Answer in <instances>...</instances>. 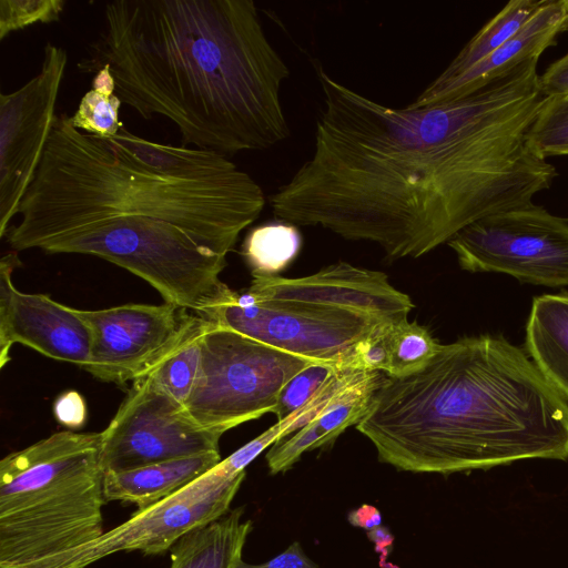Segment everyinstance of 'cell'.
Instances as JSON below:
<instances>
[{
	"mask_svg": "<svg viewBox=\"0 0 568 568\" xmlns=\"http://www.w3.org/2000/svg\"><path fill=\"white\" fill-rule=\"evenodd\" d=\"M341 364L315 362L293 376L278 395L274 413L277 422H284L302 408Z\"/></svg>",
	"mask_w": 568,
	"mask_h": 568,
	"instance_id": "484cf974",
	"label": "cell"
},
{
	"mask_svg": "<svg viewBox=\"0 0 568 568\" xmlns=\"http://www.w3.org/2000/svg\"><path fill=\"white\" fill-rule=\"evenodd\" d=\"M55 419L70 429L82 427L87 420V405L75 390L62 393L53 404Z\"/></svg>",
	"mask_w": 568,
	"mask_h": 568,
	"instance_id": "f1b7e54d",
	"label": "cell"
},
{
	"mask_svg": "<svg viewBox=\"0 0 568 568\" xmlns=\"http://www.w3.org/2000/svg\"><path fill=\"white\" fill-rule=\"evenodd\" d=\"M388 342L387 375L393 377L406 376L420 369L442 346L425 326L408 322L407 318L389 325Z\"/></svg>",
	"mask_w": 568,
	"mask_h": 568,
	"instance_id": "cb8c5ba5",
	"label": "cell"
},
{
	"mask_svg": "<svg viewBox=\"0 0 568 568\" xmlns=\"http://www.w3.org/2000/svg\"><path fill=\"white\" fill-rule=\"evenodd\" d=\"M525 349L546 381L568 400V292L534 297Z\"/></svg>",
	"mask_w": 568,
	"mask_h": 568,
	"instance_id": "ac0fdd59",
	"label": "cell"
},
{
	"mask_svg": "<svg viewBox=\"0 0 568 568\" xmlns=\"http://www.w3.org/2000/svg\"><path fill=\"white\" fill-rule=\"evenodd\" d=\"M77 67H108L122 103L171 121L182 145L230 156L291 134L281 101L291 71L252 0L109 2Z\"/></svg>",
	"mask_w": 568,
	"mask_h": 568,
	"instance_id": "7a4b0ae2",
	"label": "cell"
},
{
	"mask_svg": "<svg viewBox=\"0 0 568 568\" xmlns=\"http://www.w3.org/2000/svg\"><path fill=\"white\" fill-rule=\"evenodd\" d=\"M75 311L88 325L92 339L84 371L118 385L142 375L176 337L189 312L171 303Z\"/></svg>",
	"mask_w": 568,
	"mask_h": 568,
	"instance_id": "7c38bea8",
	"label": "cell"
},
{
	"mask_svg": "<svg viewBox=\"0 0 568 568\" xmlns=\"http://www.w3.org/2000/svg\"><path fill=\"white\" fill-rule=\"evenodd\" d=\"M526 142L544 160L568 155V94L544 97Z\"/></svg>",
	"mask_w": 568,
	"mask_h": 568,
	"instance_id": "d4e9b609",
	"label": "cell"
},
{
	"mask_svg": "<svg viewBox=\"0 0 568 568\" xmlns=\"http://www.w3.org/2000/svg\"><path fill=\"white\" fill-rule=\"evenodd\" d=\"M568 31L567 0H546L530 20L501 47L459 77L434 80L408 104L422 108L463 98L520 63L540 58L557 38Z\"/></svg>",
	"mask_w": 568,
	"mask_h": 568,
	"instance_id": "9a60e30c",
	"label": "cell"
},
{
	"mask_svg": "<svg viewBox=\"0 0 568 568\" xmlns=\"http://www.w3.org/2000/svg\"><path fill=\"white\" fill-rule=\"evenodd\" d=\"M546 0H511L489 20L434 80L447 82L484 60L514 34L544 6Z\"/></svg>",
	"mask_w": 568,
	"mask_h": 568,
	"instance_id": "44dd1931",
	"label": "cell"
},
{
	"mask_svg": "<svg viewBox=\"0 0 568 568\" xmlns=\"http://www.w3.org/2000/svg\"><path fill=\"white\" fill-rule=\"evenodd\" d=\"M471 273L508 274L521 283L568 286V217L528 206L481 217L446 243Z\"/></svg>",
	"mask_w": 568,
	"mask_h": 568,
	"instance_id": "52a82bcc",
	"label": "cell"
},
{
	"mask_svg": "<svg viewBox=\"0 0 568 568\" xmlns=\"http://www.w3.org/2000/svg\"><path fill=\"white\" fill-rule=\"evenodd\" d=\"M210 326L206 318L189 311L176 337L140 377L185 405L200 372L203 338Z\"/></svg>",
	"mask_w": 568,
	"mask_h": 568,
	"instance_id": "ffe728a7",
	"label": "cell"
},
{
	"mask_svg": "<svg viewBox=\"0 0 568 568\" xmlns=\"http://www.w3.org/2000/svg\"><path fill=\"white\" fill-rule=\"evenodd\" d=\"M539 87L544 97L568 94V52L539 75Z\"/></svg>",
	"mask_w": 568,
	"mask_h": 568,
	"instance_id": "4dcf8cb0",
	"label": "cell"
},
{
	"mask_svg": "<svg viewBox=\"0 0 568 568\" xmlns=\"http://www.w3.org/2000/svg\"><path fill=\"white\" fill-rule=\"evenodd\" d=\"M220 452L161 462L104 475L106 501H125L145 509L179 491L221 462Z\"/></svg>",
	"mask_w": 568,
	"mask_h": 568,
	"instance_id": "e0dca14e",
	"label": "cell"
},
{
	"mask_svg": "<svg viewBox=\"0 0 568 568\" xmlns=\"http://www.w3.org/2000/svg\"><path fill=\"white\" fill-rule=\"evenodd\" d=\"M236 568H320L304 552L300 542L294 541L283 552L273 557L266 562L252 565L240 561Z\"/></svg>",
	"mask_w": 568,
	"mask_h": 568,
	"instance_id": "f546056e",
	"label": "cell"
},
{
	"mask_svg": "<svg viewBox=\"0 0 568 568\" xmlns=\"http://www.w3.org/2000/svg\"><path fill=\"white\" fill-rule=\"evenodd\" d=\"M367 538L375 545L376 551L382 552L381 559H385L393 549L394 536L382 525L368 530Z\"/></svg>",
	"mask_w": 568,
	"mask_h": 568,
	"instance_id": "d6a6232c",
	"label": "cell"
},
{
	"mask_svg": "<svg viewBox=\"0 0 568 568\" xmlns=\"http://www.w3.org/2000/svg\"><path fill=\"white\" fill-rule=\"evenodd\" d=\"M390 324L377 325L355 345L349 361L353 366L363 371H379L387 374L389 368L388 328Z\"/></svg>",
	"mask_w": 568,
	"mask_h": 568,
	"instance_id": "83f0119b",
	"label": "cell"
},
{
	"mask_svg": "<svg viewBox=\"0 0 568 568\" xmlns=\"http://www.w3.org/2000/svg\"><path fill=\"white\" fill-rule=\"evenodd\" d=\"M381 511L372 505H362L348 514L351 525L372 530L382 525Z\"/></svg>",
	"mask_w": 568,
	"mask_h": 568,
	"instance_id": "1f68e13d",
	"label": "cell"
},
{
	"mask_svg": "<svg viewBox=\"0 0 568 568\" xmlns=\"http://www.w3.org/2000/svg\"><path fill=\"white\" fill-rule=\"evenodd\" d=\"M538 58L456 100L390 108L322 64L311 156L270 196L276 217L419 257L487 215L532 204L556 168L527 145L544 99Z\"/></svg>",
	"mask_w": 568,
	"mask_h": 568,
	"instance_id": "6da1fadb",
	"label": "cell"
},
{
	"mask_svg": "<svg viewBox=\"0 0 568 568\" xmlns=\"http://www.w3.org/2000/svg\"><path fill=\"white\" fill-rule=\"evenodd\" d=\"M244 478L245 470L226 457L173 495L138 509L98 539L63 555L51 568H85L120 551L163 554L189 531L229 513Z\"/></svg>",
	"mask_w": 568,
	"mask_h": 568,
	"instance_id": "9c48e42d",
	"label": "cell"
},
{
	"mask_svg": "<svg viewBox=\"0 0 568 568\" xmlns=\"http://www.w3.org/2000/svg\"><path fill=\"white\" fill-rule=\"evenodd\" d=\"M243 514L237 507L185 534L170 549V568H236L253 528Z\"/></svg>",
	"mask_w": 568,
	"mask_h": 568,
	"instance_id": "d6986e66",
	"label": "cell"
},
{
	"mask_svg": "<svg viewBox=\"0 0 568 568\" xmlns=\"http://www.w3.org/2000/svg\"><path fill=\"white\" fill-rule=\"evenodd\" d=\"M122 104L115 93L113 77L108 67L98 71L92 89L82 98L73 115H69L72 126L102 139L116 135L123 124L119 119Z\"/></svg>",
	"mask_w": 568,
	"mask_h": 568,
	"instance_id": "603a6c76",
	"label": "cell"
},
{
	"mask_svg": "<svg viewBox=\"0 0 568 568\" xmlns=\"http://www.w3.org/2000/svg\"><path fill=\"white\" fill-rule=\"evenodd\" d=\"M302 242L297 225L277 217L247 232L242 255L252 275L277 276L297 257Z\"/></svg>",
	"mask_w": 568,
	"mask_h": 568,
	"instance_id": "7402d4cb",
	"label": "cell"
},
{
	"mask_svg": "<svg viewBox=\"0 0 568 568\" xmlns=\"http://www.w3.org/2000/svg\"><path fill=\"white\" fill-rule=\"evenodd\" d=\"M567 4H568V0H567Z\"/></svg>",
	"mask_w": 568,
	"mask_h": 568,
	"instance_id": "836d02e7",
	"label": "cell"
},
{
	"mask_svg": "<svg viewBox=\"0 0 568 568\" xmlns=\"http://www.w3.org/2000/svg\"><path fill=\"white\" fill-rule=\"evenodd\" d=\"M67 62L63 48L47 43L39 72L16 91L0 94V237L40 163Z\"/></svg>",
	"mask_w": 568,
	"mask_h": 568,
	"instance_id": "8fae6325",
	"label": "cell"
},
{
	"mask_svg": "<svg viewBox=\"0 0 568 568\" xmlns=\"http://www.w3.org/2000/svg\"><path fill=\"white\" fill-rule=\"evenodd\" d=\"M265 204L261 185L229 156L124 125L108 139L84 134L61 113L6 237L18 252L105 222L155 221L226 256Z\"/></svg>",
	"mask_w": 568,
	"mask_h": 568,
	"instance_id": "277c9868",
	"label": "cell"
},
{
	"mask_svg": "<svg viewBox=\"0 0 568 568\" xmlns=\"http://www.w3.org/2000/svg\"><path fill=\"white\" fill-rule=\"evenodd\" d=\"M312 363L211 323L200 372L184 406L200 425L230 430L275 413L284 385Z\"/></svg>",
	"mask_w": 568,
	"mask_h": 568,
	"instance_id": "8992f818",
	"label": "cell"
},
{
	"mask_svg": "<svg viewBox=\"0 0 568 568\" xmlns=\"http://www.w3.org/2000/svg\"><path fill=\"white\" fill-rule=\"evenodd\" d=\"M225 432L200 425L183 404L139 377L101 432V465L104 473L124 471L219 452Z\"/></svg>",
	"mask_w": 568,
	"mask_h": 568,
	"instance_id": "30bf717a",
	"label": "cell"
},
{
	"mask_svg": "<svg viewBox=\"0 0 568 568\" xmlns=\"http://www.w3.org/2000/svg\"><path fill=\"white\" fill-rule=\"evenodd\" d=\"M101 433H54L0 462V568H51L104 534Z\"/></svg>",
	"mask_w": 568,
	"mask_h": 568,
	"instance_id": "5b68a950",
	"label": "cell"
},
{
	"mask_svg": "<svg viewBox=\"0 0 568 568\" xmlns=\"http://www.w3.org/2000/svg\"><path fill=\"white\" fill-rule=\"evenodd\" d=\"M386 377L384 372H369L315 419L275 442L265 456L271 474L288 470L303 453L332 444L347 427L356 426Z\"/></svg>",
	"mask_w": 568,
	"mask_h": 568,
	"instance_id": "2e32d148",
	"label": "cell"
},
{
	"mask_svg": "<svg viewBox=\"0 0 568 568\" xmlns=\"http://www.w3.org/2000/svg\"><path fill=\"white\" fill-rule=\"evenodd\" d=\"M248 292L261 297L342 308L368 315L383 323L407 318L414 304L379 271L346 262L331 264L302 277L252 275Z\"/></svg>",
	"mask_w": 568,
	"mask_h": 568,
	"instance_id": "5bb4252c",
	"label": "cell"
},
{
	"mask_svg": "<svg viewBox=\"0 0 568 568\" xmlns=\"http://www.w3.org/2000/svg\"><path fill=\"white\" fill-rule=\"evenodd\" d=\"M201 316L284 352L328 363L349 362L355 345L384 324L349 310L261 298L248 291H233Z\"/></svg>",
	"mask_w": 568,
	"mask_h": 568,
	"instance_id": "ba28073f",
	"label": "cell"
},
{
	"mask_svg": "<svg viewBox=\"0 0 568 568\" xmlns=\"http://www.w3.org/2000/svg\"><path fill=\"white\" fill-rule=\"evenodd\" d=\"M19 265L17 251L0 260V367L9 363L10 349L18 343L84 369L92 344L88 325L75 308L16 288L12 273Z\"/></svg>",
	"mask_w": 568,
	"mask_h": 568,
	"instance_id": "4fadbf2b",
	"label": "cell"
},
{
	"mask_svg": "<svg viewBox=\"0 0 568 568\" xmlns=\"http://www.w3.org/2000/svg\"><path fill=\"white\" fill-rule=\"evenodd\" d=\"M64 4V0H1L0 40L31 24L59 20Z\"/></svg>",
	"mask_w": 568,
	"mask_h": 568,
	"instance_id": "4316f807",
	"label": "cell"
},
{
	"mask_svg": "<svg viewBox=\"0 0 568 568\" xmlns=\"http://www.w3.org/2000/svg\"><path fill=\"white\" fill-rule=\"evenodd\" d=\"M356 428L379 462L412 473L568 459V400L503 335L464 336L420 369L387 375Z\"/></svg>",
	"mask_w": 568,
	"mask_h": 568,
	"instance_id": "3957f363",
	"label": "cell"
}]
</instances>
